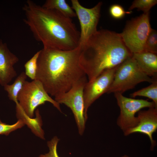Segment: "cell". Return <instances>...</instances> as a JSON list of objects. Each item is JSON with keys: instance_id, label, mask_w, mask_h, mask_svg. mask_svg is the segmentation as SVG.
I'll return each mask as SVG.
<instances>
[{"instance_id": "obj_17", "label": "cell", "mask_w": 157, "mask_h": 157, "mask_svg": "<svg viewBox=\"0 0 157 157\" xmlns=\"http://www.w3.org/2000/svg\"><path fill=\"white\" fill-rule=\"evenodd\" d=\"M156 77L149 85L134 92L130 96L133 97L142 96L151 99L157 107V79Z\"/></svg>"}, {"instance_id": "obj_15", "label": "cell", "mask_w": 157, "mask_h": 157, "mask_svg": "<svg viewBox=\"0 0 157 157\" xmlns=\"http://www.w3.org/2000/svg\"><path fill=\"white\" fill-rule=\"evenodd\" d=\"M42 6L47 9L56 10L70 18L76 17L72 7L65 0H47Z\"/></svg>"}, {"instance_id": "obj_16", "label": "cell", "mask_w": 157, "mask_h": 157, "mask_svg": "<svg viewBox=\"0 0 157 157\" xmlns=\"http://www.w3.org/2000/svg\"><path fill=\"white\" fill-rule=\"evenodd\" d=\"M27 76L24 72H22L11 84H6L3 87L7 92L9 99L15 102L16 104L18 102L17 97L26 81Z\"/></svg>"}, {"instance_id": "obj_24", "label": "cell", "mask_w": 157, "mask_h": 157, "mask_svg": "<svg viewBox=\"0 0 157 157\" xmlns=\"http://www.w3.org/2000/svg\"><path fill=\"white\" fill-rule=\"evenodd\" d=\"M121 157H131L130 156H129L125 155L123 156H122Z\"/></svg>"}, {"instance_id": "obj_2", "label": "cell", "mask_w": 157, "mask_h": 157, "mask_svg": "<svg viewBox=\"0 0 157 157\" xmlns=\"http://www.w3.org/2000/svg\"><path fill=\"white\" fill-rule=\"evenodd\" d=\"M81 50L79 46L69 51L44 48L40 50L35 79L49 94L55 97L66 92L86 76L80 63Z\"/></svg>"}, {"instance_id": "obj_19", "label": "cell", "mask_w": 157, "mask_h": 157, "mask_svg": "<svg viewBox=\"0 0 157 157\" xmlns=\"http://www.w3.org/2000/svg\"><path fill=\"white\" fill-rule=\"evenodd\" d=\"M157 3L156 0H135L129 8L131 11L135 8L143 11L144 13L149 12L151 8Z\"/></svg>"}, {"instance_id": "obj_10", "label": "cell", "mask_w": 157, "mask_h": 157, "mask_svg": "<svg viewBox=\"0 0 157 157\" xmlns=\"http://www.w3.org/2000/svg\"><path fill=\"white\" fill-rule=\"evenodd\" d=\"M117 66L104 71L94 80L88 81L85 84L83 94L84 115L86 121L88 118L87 113L89 107L101 96L107 92Z\"/></svg>"}, {"instance_id": "obj_23", "label": "cell", "mask_w": 157, "mask_h": 157, "mask_svg": "<svg viewBox=\"0 0 157 157\" xmlns=\"http://www.w3.org/2000/svg\"><path fill=\"white\" fill-rule=\"evenodd\" d=\"M131 11H125L123 8L118 4L112 5L109 8V13L110 15L113 18L116 19H121L124 17L126 14H130Z\"/></svg>"}, {"instance_id": "obj_6", "label": "cell", "mask_w": 157, "mask_h": 157, "mask_svg": "<svg viewBox=\"0 0 157 157\" xmlns=\"http://www.w3.org/2000/svg\"><path fill=\"white\" fill-rule=\"evenodd\" d=\"M149 12L128 22L120 33L125 46L132 53L144 51L147 38L151 30Z\"/></svg>"}, {"instance_id": "obj_3", "label": "cell", "mask_w": 157, "mask_h": 157, "mask_svg": "<svg viewBox=\"0 0 157 157\" xmlns=\"http://www.w3.org/2000/svg\"><path fill=\"white\" fill-rule=\"evenodd\" d=\"M81 47L80 63L88 81L118 66L133 55L120 33L107 30L97 31Z\"/></svg>"}, {"instance_id": "obj_20", "label": "cell", "mask_w": 157, "mask_h": 157, "mask_svg": "<svg viewBox=\"0 0 157 157\" xmlns=\"http://www.w3.org/2000/svg\"><path fill=\"white\" fill-rule=\"evenodd\" d=\"M144 51L157 53V32L152 29L146 40Z\"/></svg>"}, {"instance_id": "obj_4", "label": "cell", "mask_w": 157, "mask_h": 157, "mask_svg": "<svg viewBox=\"0 0 157 157\" xmlns=\"http://www.w3.org/2000/svg\"><path fill=\"white\" fill-rule=\"evenodd\" d=\"M153 80L142 71L132 56L117 66L107 93L122 94L141 82L151 83Z\"/></svg>"}, {"instance_id": "obj_22", "label": "cell", "mask_w": 157, "mask_h": 157, "mask_svg": "<svg viewBox=\"0 0 157 157\" xmlns=\"http://www.w3.org/2000/svg\"><path fill=\"white\" fill-rule=\"evenodd\" d=\"M59 140L56 136L53 137L47 142L49 151L47 153L41 154L39 157H59L57 151V145Z\"/></svg>"}, {"instance_id": "obj_7", "label": "cell", "mask_w": 157, "mask_h": 157, "mask_svg": "<svg viewBox=\"0 0 157 157\" xmlns=\"http://www.w3.org/2000/svg\"><path fill=\"white\" fill-rule=\"evenodd\" d=\"M88 81L85 76L76 82L68 91L54 97L59 104H63L70 108L74 115L78 133L82 135L86 121L84 115L83 90Z\"/></svg>"}, {"instance_id": "obj_18", "label": "cell", "mask_w": 157, "mask_h": 157, "mask_svg": "<svg viewBox=\"0 0 157 157\" xmlns=\"http://www.w3.org/2000/svg\"><path fill=\"white\" fill-rule=\"evenodd\" d=\"M40 50L37 52L25 64V73L32 80L35 79L37 68V61Z\"/></svg>"}, {"instance_id": "obj_13", "label": "cell", "mask_w": 157, "mask_h": 157, "mask_svg": "<svg viewBox=\"0 0 157 157\" xmlns=\"http://www.w3.org/2000/svg\"><path fill=\"white\" fill-rule=\"evenodd\" d=\"M133 57L136 60L140 69L150 77H156L157 73V55L148 52L133 53Z\"/></svg>"}, {"instance_id": "obj_5", "label": "cell", "mask_w": 157, "mask_h": 157, "mask_svg": "<svg viewBox=\"0 0 157 157\" xmlns=\"http://www.w3.org/2000/svg\"><path fill=\"white\" fill-rule=\"evenodd\" d=\"M17 100L21 108L31 118L33 117L37 108L46 102L51 103L62 112L60 104L50 97L42 83L36 79L25 81L18 94Z\"/></svg>"}, {"instance_id": "obj_14", "label": "cell", "mask_w": 157, "mask_h": 157, "mask_svg": "<svg viewBox=\"0 0 157 157\" xmlns=\"http://www.w3.org/2000/svg\"><path fill=\"white\" fill-rule=\"evenodd\" d=\"M16 110L17 118L23 121L36 135L44 140V132L42 128V121L39 109H37L36 110V117L34 118L28 116L20 106L18 103L16 104Z\"/></svg>"}, {"instance_id": "obj_12", "label": "cell", "mask_w": 157, "mask_h": 157, "mask_svg": "<svg viewBox=\"0 0 157 157\" xmlns=\"http://www.w3.org/2000/svg\"><path fill=\"white\" fill-rule=\"evenodd\" d=\"M19 61L12 52L6 44L0 39V85L8 84L17 75L14 66Z\"/></svg>"}, {"instance_id": "obj_8", "label": "cell", "mask_w": 157, "mask_h": 157, "mask_svg": "<svg viewBox=\"0 0 157 157\" xmlns=\"http://www.w3.org/2000/svg\"><path fill=\"white\" fill-rule=\"evenodd\" d=\"M114 95L120 110L117 124L123 133L136 125L138 119L135 114L142 109L157 108L152 101L128 98L118 93H115Z\"/></svg>"}, {"instance_id": "obj_21", "label": "cell", "mask_w": 157, "mask_h": 157, "mask_svg": "<svg viewBox=\"0 0 157 157\" xmlns=\"http://www.w3.org/2000/svg\"><path fill=\"white\" fill-rule=\"evenodd\" d=\"M25 124L21 119H18L15 123L11 125L3 122L0 119V135H8L12 132L21 128Z\"/></svg>"}, {"instance_id": "obj_11", "label": "cell", "mask_w": 157, "mask_h": 157, "mask_svg": "<svg viewBox=\"0 0 157 157\" xmlns=\"http://www.w3.org/2000/svg\"><path fill=\"white\" fill-rule=\"evenodd\" d=\"M136 125L125 132L126 136L134 133H139L147 135L150 141V149L153 150L156 142L153 135L157 129V108H149L147 110H140L138 113Z\"/></svg>"}, {"instance_id": "obj_1", "label": "cell", "mask_w": 157, "mask_h": 157, "mask_svg": "<svg viewBox=\"0 0 157 157\" xmlns=\"http://www.w3.org/2000/svg\"><path fill=\"white\" fill-rule=\"evenodd\" d=\"M23 9L24 22L43 48L69 51L79 46L80 32L71 18L30 0L26 1Z\"/></svg>"}, {"instance_id": "obj_9", "label": "cell", "mask_w": 157, "mask_h": 157, "mask_svg": "<svg viewBox=\"0 0 157 157\" xmlns=\"http://www.w3.org/2000/svg\"><path fill=\"white\" fill-rule=\"evenodd\" d=\"M72 8L79 20L80 27L79 45L82 47L97 31L102 3L99 2L91 8L82 6L77 0H72Z\"/></svg>"}]
</instances>
